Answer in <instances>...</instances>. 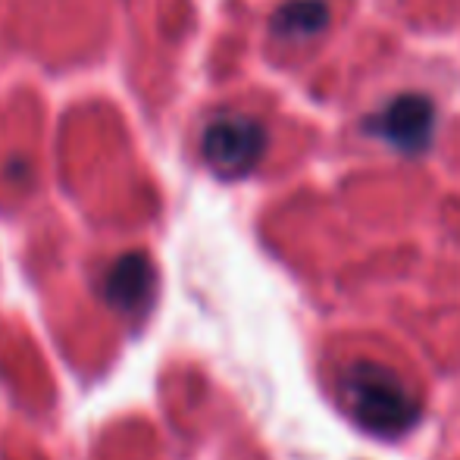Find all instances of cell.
Listing matches in <instances>:
<instances>
[{
  "label": "cell",
  "instance_id": "6da1fadb",
  "mask_svg": "<svg viewBox=\"0 0 460 460\" xmlns=\"http://www.w3.org/2000/svg\"><path fill=\"white\" fill-rule=\"evenodd\" d=\"M341 398L351 417L367 432L382 438H398L411 432L423 411L407 382L392 367L376 360H358L341 373Z\"/></svg>",
  "mask_w": 460,
  "mask_h": 460
},
{
  "label": "cell",
  "instance_id": "277c9868",
  "mask_svg": "<svg viewBox=\"0 0 460 460\" xmlns=\"http://www.w3.org/2000/svg\"><path fill=\"white\" fill-rule=\"evenodd\" d=\"M154 288H157V273H154L151 261L138 251L119 257L103 276V297L110 307L122 310V314H138L151 304Z\"/></svg>",
  "mask_w": 460,
  "mask_h": 460
},
{
  "label": "cell",
  "instance_id": "7a4b0ae2",
  "mask_svg": "<svg viewBox=\"0 0 460 460\" xmlns=\"http://www.w3.org/2000/svg\"><path fill=\"white\" fill-rule=\"evenodd\" d=\"M267 128L244 113H219L207 122L200 154L213 172L226 179H242L263 160Z\"/></svg>",
  "mask_w": 460,
  "mask_h": 460
},
{
  "label": "cell",
  "instance_id": "3957f363",
  "mask_svg": "<svg viewBox=\"0 0 460 460\" xmlns=\"http://www.w3.org/2000/svg\"><path fill=\"white\" fill-rule=\"evenodd\" d=\"M369 126L398 151L423 154L432 141V128H436V107L423 94H401L388 101Z\"/></svg>",
  "mask_w": 460,
  "mask_h": 460
},
{
  "label": "cell",
  "instance_id": "5b68a950",
  "mask_svg": "<svg viewBox=\"0 0 460 460\" xmlns=\"http://www.w3.org/2000/svg\"><path fill=\"white\" fill-rule=\"evenodd\" d=\"M329 22V10L323 0H288L273 16V29L285 38L316 35Z\"/></svg>",
  "mask_w": 460,
  "mask_h": 460
}]
</instances>
